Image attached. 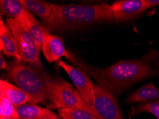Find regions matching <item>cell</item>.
I'll return each mask as SVG.
<instances>
[{
	"label": "cell",
	"mask_w": 159,
	"mask_h": 119,
	"mask_svg": "<svg viewBox=\"0 0 159 119\" xmlns=\"http://www.w3.org/2000/svg\"><path fill=\"white\" fill-rule=\"evenodd\" d=\"M66 58L76 67L94 79L101 86L119 95L132 85L154 77L153 64L159 59V52L156 48H149L141 58L119 60L104 68L93 66L72 52H69Z\"/></svg>",
	"instance_id": "obj_1"
},
{
	"label": "cell",
	"mask_w": 159,
	"mask_h": 119,
	"mask_svg": "<svg viewBox=\"0 0 159 119\" xmlns=\"http://www.w3.org/2000/svg\"><path fill=\"white\" fill-rule=\"evenodd\" d=\"M7 76L33 99L34 103L54 100L58 93L68 82L50 76L42 66L18 61L8 64Z\"/></svg>",
	"instance_id": "obj_2"
},
{
	"label": "cell",
	"mask_w": 159,
	"mask_h": 119,
	"mask_svg": "<svg viewBox=\"0 0 159 119\" xmlns=\"http://www.w3.org/2000/svg\"><path fill=\"white\" fill-rule=\"evenodd\" d=\"M52 14L44 25L50 31L79 30L96 23L114 21L111 5L96 4H57L51 3Z\"/></svg>",
	"instance_id": "obj_3"
},
{
	"label": "cell",
	"mask_w": 159,
	"mask_h": 119,
	"mask_svg": "<svg viewBox=\"0 0 159 119\" xmlns=\"http://www.w3.org/2000/svg\"><path fill=\"white\" fill-rule=\"evenodd\" d=\"M6 24L16 39L21 62L42 66L40 60V49L30 32L16 19L7 18Z\"/></svg>",
	"instance_id": "obj_4"
},
{
	"label": "cell",
	"mask_w": 159,
	"mask_h": 119,
	"mask_svg": "<svg viewBox=\"0 0 159 119\" xmlns=\"http://www.w3.org/2000/svg\"><path fill=\"white\" fill-rule=\"evenodd\" d=\"M93 107L101 119H124L114 94L98 84L95 85Z\"/></svg>",
	"instance_id": "obj_5"
},
{
	"label": "cell",
	"mask_w": 159,
	"mask_h": 119,
	"mask_svg": "<svg viewBox=\"0 0 159 119\" xmlns=\"http://www.w3.org/2000/svg\"><path fill=\"white\" fill-rule=\"evenodd\" d=\"M57 63L58 66L63 69L69 75L84 101L93 106L95 100V85L91 81L90 77L79 68L68 64L63 60L60 59Z\"/></svg>",
	"instance_id": "obj_6"
},
{
	"label": "cell",
	"mask_w": 159,
	"mask_h": 119,
	"mask_svg": "<svg viewBox=\"0 0 159 119\" xmlns=\"http://www.w3.org/2000/svg\"><path fill=\"white\" fill-rule=\"evenodd\" d=\"M48 108L58 110L61 108H81L90 111L98 116L93 106L86 103L77 89L69 83L60 89L54 100L48 105Z\"/></svg>",
	"instance_id": "obj_7"
},
{
	"label": "cell",
	"mask_w": 159,
	"mask_h": 119,
	"mask_svg": "<svg viewBox=\"0 0 159 119\" xmlns=\"http://www.w3.org/2000/svg\"><path fill=\"white\" fill-rule=\"evenodd\" d=\"M148 9L146 0H119L111 4L113 17L116 23L131 20Z\"/></svg>",
	"instance_id": "obj_8"
},
{
	"label": "cell",
	"mask_w": 159,
	"mask_h": 119,
	"mask_svg": "<svg viewBox=\"0 0 159 119\" xmlns=\"http://www.w3.org/2000/svg\"><path fill=\"white\" fill-rule=\"evenodd\" d=\"M16 21H18L30 32L39 48L42 50L43 43L46 37L50 34L48 29L44 24H41L40 21H39L30 11H26Z\"/></svg>",
	"instance_id": "obj_9"
},
{
	"label": "cell",
	"mask_w": 159,
	"mask_h": 119,
	"mask_svg": "<svg viewBox=\"0 0 159 119\" xmlns=\"http://www.w3.org/2000/svg\"><path fill=\"white\" fill-rule=\"evenodd\" d=\"M42 51L43 54L49 63L57 62L61 57H67L66 51L63 39L59 36L49 34L43 43Z\"/></svg>",
	"instance_id": "obj_10"
},
{
	"label": "cell",
	"mask_w": 159,
	"mask_h": 119,
	"mask_svg": "<svg viewBox=\"0 0 159 119\" xmlns=\"http://www.w3.org/2000/svg\"><path fill=\"white\" fill-rule=\"evenodd\" d=\"M0 49L8 57H14L16 61L21 62L16 39L2 17L0 20Z\"/></svg>",
	"instance_id": "obj_11"
},
{
	"label": "cell",
	"mask_w": 159,
	"mask_h": 119,
	"mask_svg": "<svg viewBox=\"0 0 159 119\" xmlns=\"http://www.w3.org/2000/svg\"><path fill=\"white\" fill-rule=\"evenodd\" d=\"M0 93L4 94L16 107L27 103H34L30 96L6 80L2 79L0 81Z\"/></svg>",
	"instance_id": "obj_12"
},
{
	"label": "cell",
	"mask_w": 159,
	"mask_h": 119,
	"mask_svg": "<svg viewBox=\"0 0 159 119\" xmlns=\"http://www.w3.org/2000/svg\"><path fill=\"white\" fill-rule=\"evenodd\" d=\"M19 119H44L56 116L49 108L41 107L35 103H27L16 107Z\"/></svg>",
	"instance_id": "obj_13"
},
{
	"label": "cell",
	"mask_w": 159,
	"mask_h": 119,
	"mask_svg": "<svg viewBox=\"0 0 159 119\" xmlns=\"http://www.w3.org/2000/svg\"><path fill=\"white\" fill-rule=\"evenodd\" d=\"M159 99V89L152 82L142 86L128 96L126 102L129 103H145Z\"/></svg>",
	"instance_id": "obj_14"
},
{
	"label": "cell",
	"mask_w": 159,
	"mask_h": 119,
	"mask_svg": "<svg viewBox=\"0 0 159 119\" xmlns=\"http://www.w3.org/2000/svg\"><path fill=\"white\" fill-rule=\"evenodd\" d=\"M24 6L31 13L38 16L42 19L43 24L47 23L52 14L51 3L39 0H20Z\"/></svg>",
	"instance_id": "obj_15"
},
{
	"label": "cell",
	"mask_w": 159,
	"mask_h": 119,
	"mask_svg": "<svg viewBox=\"0 0 159 119\" xmlns=\"http://www.w3.org/2000/svg\"><path fill=\"white\" fill-rule=\"evenodd\" d=\"M0 10L2 14L16 20L21 17L28 11L20 0H1Z\"/></svg>",
	"instance_id": "obj_16"
},
{
	"label": "cell",
	"mask_w": 159,
	"mask_h": 119,
	"mask_svg": "<svg viewBox=\"0 0 159 119\" xmlns=\"http://www.w3.org/2000/svg\"><path fill=\"white\" fill-rule=\"evenodd\" d=\"M58 112L62 119H101L90 111L81 108H61Z\"/></svg>",
	"instance_id": "obj_17"
},
{
	"label": "cell",
	"mask_w": 159,
	"mask_h": 119,
	"mask_svg": "<svg viewBox=\"0 0 159 119\" xmlns=\"http://www.w3.org/2000/svg\"><path fill=\"white\" fill-rule=\"evenodd\" d=\"M0 118H14L19 119L16 106L7 97L0 93Z\"/></svg>",
	"instance_id": "obj_18"
},
{
	"label": "cell",
	"mask_w": 159,
	"mask_h": 119,
	"mask_svg": "<svg viewBox=\"0 0 159 119\" xmlns=\"http://www.w3.org/2000/svg\"><path fill=\"white\" fill-rule=\"evenodd\" d=\"M150 113L159 119V99L158 100L147 102L145 103H140L134 108L132 116L141 113Z\"/></svg>",
	"instance_id": "obj_19"
},
{
	"label": "cell",
	"mask_w": 159,
	"mask_h": 119,
	"mask_svg": "<svg viewBox=\"0 0 159 119\" xmlns=\"http://www.w3.org/2000/svg\"><path fill=\"white\" fill-rule=\"evenodd\" d=\"M8 63L7 62L6 59H4V56L2 54H0V68L1 69L7 70L8 69Z\"/></svg>",
	"instance_id": "obj_20"
},
{
	"label": "cell",
	"mask_w": 159,
	"mask_h": 119,
	"mask_svg": "<svg viewBox=\"0 0 159 119\" xmlns=\"http://www.w3.org/2000/svg\"><path fill=\"white\" fill-rule=\"evenodd\" d=\"M154 77H159V59L153 64Z\"/></svg>",
	"instance_id": "obj_21"
},
{
	"label": "cell",
	"mask_w": 159,
	"mask_h": 119,
	"mask_svg": "<svg viewBox=\"0 0 159 119\" xmlns=\"http://www.w3.org/2000/svg\"><path fill=\"white\" fill-rule=\"evenodd\" d=\"M146 2L148 8L159 5V0H146Z\"/></svg>",
	"instance_id": "obj_22"
},
{
	"label": "cell",
	"mask_w": 159,
	"mask_h": 119,
	"mask_svg": "<svg viewBox=\"0 0 159 119\" xmlns=\"http://www.w3.org/2000/svg\"><path fill=\"white\" fill-rule=\"evenodd\" d=\"M44 119H62L60 116H58L57 115L56 116H54V117H50V118H44Z\"/></svg>",
	"instance_id": "obj_23"
},
{
	"label": "cell",
	"mask_w": 159,
	"mask_h": 119,
	"mask_svg": "<svg viewBox=\"0 0 159 119\" xmlns=\"http://www.w3.org/2000/svg\"><path fill=\"white\" fill-rule=\"evenodd\" d=\"M0 119H18V118H0Z\"/></svg>",
	"instance_id": "obj_24"
}]
</instances>
